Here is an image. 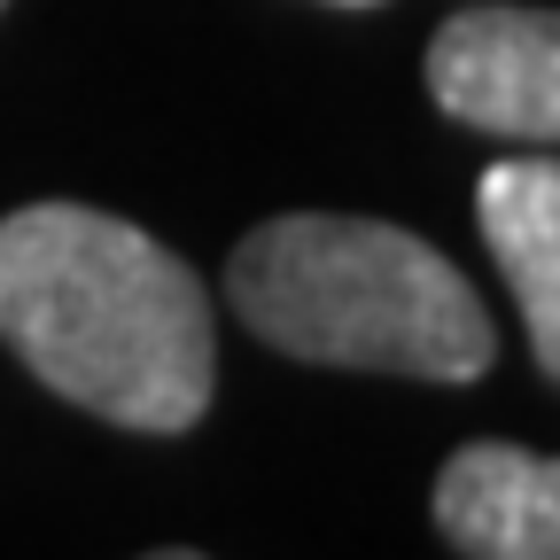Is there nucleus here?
<instances>
[{
  "label": "nucleus",
  "mask_w": 560,
  "mask_h": 560,
  "mask_svg": "<svg viewBox=\"0 0 560 560\" xmlns=\"http://www.w3.org/2000/svg\"><path fill=\"white\" fill-rule=\"evenodd\" d=\"M429 94L444 117L560 149V9H467L429 39Z\"/></svg>",
  "instance_id": "obj_3"
},
{
  "label": "nucleus",
  "mask_w": 560,
  "mask_h": 560,
  "mask_svg": "<svg viewBox=\"0 0 560 560\" xmlns=\"http://www.w3.org/2000/svg\"><path fill=\"white\" fill-rule=\"evenodd\" d=\"M0 342L132 436H187L219 389V319L179 249L94 202H24L0 219Z\"/></svg>",
  "instance_id": "obj_1"
},
{
  "label": "nucleus",
  "mask_w": 560,
  "mask_h": 560,
  "mask_svg": "<svg viewBox=\"0 0 560 560\" xmlns=\"http://www.w3.org/2000/svg\"><path fill=\"white\" fill-rule=\"evenodd\" d=\"M140 560H202V552H187V545H164V552H140Z\"/></svg>",
  "instance_id": "obj_6"
},
{
  "label": "nucleus",
  "mask_w": 560,
  "mask_h": 560,
  "mask_svg": "<svg viewBox=\"0 0 560 560\" xmlns=\"http://www.w3.org/2000/svg\"><path fill=\"white\" fill-rule=\"evenodd\" d=\"M475 219L529 319L537 366L560 382V156H506L475 179Z\"/></svg>",
  "instance_id": "obj_5"
},
{
  "label": "nucleus",
  "mask_w": 560,
  "mask_h": 560,
  "mask_svg": "<svg viewBox=\"0 0 560 560\" xmlns=\"http://www.w3.org/2000/svg\"><path fill=\"white\" fill-rule=\"evenodd\" d=\"M0 9H9V0H0Z\"/></svg>",
  "instance_id": "obj_8"
},
{
  "label": "nucleus",
  "mask_w": 560,
  "mask_h": 560,
  "mask_svg": "<svg viewBox=\"0 0 560 560\" xmlns=\"http://www.w3.org/2000/svg\"><path fill=\"white\" fill-rule=\"evenodd\" d=\"M226 304L257 342L304 366L459 389L499 359V327L467 272L436 242L350 210H289L242 234L226 257Z\"/></svg>",
  "instance_id": "obj_2"
},
{
  "label": "nucleus",
  "mask_w": 560,
  "mask_h": 560,
  "mask_svg": "<svg viewBox=\"0 0 560 560\" xmlns=\"http://www.w3.org/2000/svg\"><path fill=\"white\" fill-rule=\"evenodd\" d=\"M335 9H382V0H335Z\"/></svg>",
  "instance_id": "obj_7"
},
{
  "label": "nucleus",
  "mask_w": 560,
  "mask_h": 560,
  "mask_svg": "<svg viewBox=\"0 0 560 560\" xmlns=\"http://www.w3.org/2000/svg\"><path fill=\"white\" fill-rule=\"evenodd\" d=\"M436 529L459 560H560V459L475 436L436 467Z\"/></svg>",
  "instance_id": "obj_4"
}]
</instances>
